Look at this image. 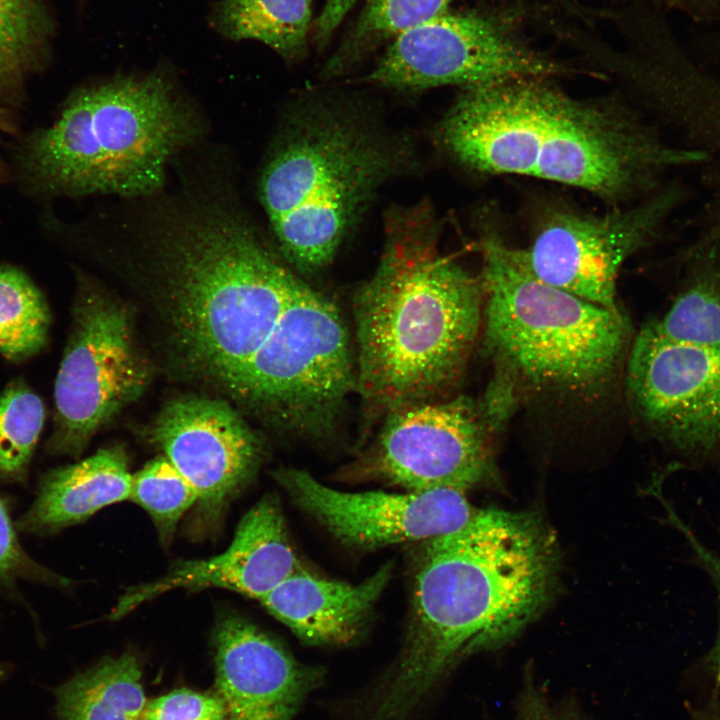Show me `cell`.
Masks as SVG:
<instances>
[{"label":"cell","instance_id":"6da1fadb","mask_svg":"<svg viewBox=\"0 0 720 720\" xmlns=\"http://www.w3.org/2000/svg\"><path fill=\"white\" fill-rule=\"evenodd\" d=\"M184 176L142 198L125 221L176 349L200 376L228 387L266 340L300 278L261 237L232 183Z\"/></svg>","mask_w":720,"mask_h":720},{"label":"cell","instance_id":"7a4b0ae2","mask_svg":"<svg viewBox=\"0 0 720 720\" xmlns=\"http://www.w3.org/2000/svg\"><path fill=\"white\" fill-rule=\"evenodd\" d=\"M555 571L552 537L526 512L478 510L427 540L402 651L366 720H404L459 659L512 640L544 607Z\"/></svg>","mask_w":720,"mask_h":720},{"label":"cell","instance_id":"3957f363","mask_svg":"<svg viewBox=\"0 0 720 720\" xmlns=\"http://www.w3.org/2000/svg\"><path fill=\"white\" fill-rule=\"evenodd\" d=\"M439 236L427 202L391 208L376 269L354 294L356 392L367 425L441 398L478 338L480 278L441 254Z\"/></svg>","mask_w":720,"mask_h":720},{"label":"cell","instance_id":"277c9868","mask_svg":"<svg viewBox=\"0 0 720 720\" xmlns=\"http://www.w3.org/2000/svg\"><path fill=\"white\" fill-rule=\"evenodd\" d=\"M544 80L463 88L440 121V143L473 171L541 178L608 200L673 160L615 104L572 98Z\"/></svg>","mask_w":720,"mask_h":720},{"label":"cell","instance_id":"5b68a950","mask_svg":"<svg viewBox=\"0 0 720 720\" xmlns=\"http://www.w3.org/2000/svg\"><path fill=\"white\" fill-rule=\"evenodd\" d=\"M410 150L368 113L327 100L298 104L265 157L258 195L277 252L312 275L327 268Z\"/></svg>","mask_w":720,"mask_h":720},{"label":"cell","instance_id":"8992f818","mask_svg":"<svg viewBox=\"0 0 720 720\" xmlns=\"http://www.w3.org/2000/svg\"><path fill=\"white\" fill-rule=\"evenodd\" d=\"M202 133L199 112L168 74L117 76L74 91L51 126L28 136L18 173L44 195L146 198Z\"/></svg>","mask_w":720,"mask_h":720},{"label":"cell","instance_id":"52a82bcc","mask_svg":"<svg viewBox=\"0 0 720 720\" xmlns=\"http://www.w3.org/2000/svg\"><path fill=\"white\" fill-rule=\"evenodd\" d=\"M485 341L512 376L536 387L585 391L614 373L628 339L613 312L538 279L521 250L481 243Z\"/></svg>","mask_w":720,"mask_h":720},{"label":"cell","instance_id":"ba28073f","mask_svg":"<svg viewBox=\"0 0 720 720\" xmlns=\"http://www.w3.org/2000/svg\"><path fill=\"white\" fill-rule=\"evenodd\" d=\"M258 417L292 435L327 436L356 392V361L340 310L298 279L260 348L228 387Z\"/></svg>","mask_w":720,"mask_h":720},{"label":"cell","instance_id":"9c48e42d","mask_svg":"<svg viewBox=\"0 0 720 720\" xmlns=\"http://www.w3.org/2000/svg\"><path fill=\"white\" fill-rule=\"evenodd\" d=\"M151 371L128 308L79 276L46 451L79 456L96 432L142 395Z\"/></svg>","mask_w":720,"mask_h":720},{"label":"cell","instance_id":"30bf717a","mask_svg":"<svg viewBox=\"0 0 720 720\" xmlns=\"http://www.w3.org/2000/svg\"><path fill=\"white\" fill-rule=\"evenodd\" d=\"M507 390L500 383L483 401L460 395L389 412L362 465L408 492H466L492 472L493 436L507 413Z\"/></svg>","mask_w":720,"mask_h":720},{"label":"cell","instance_id":"8fae6325","mask_svg":"<svg viewBox=\"0 0 720 720\" xmlns=\"http://www.w3.org/2000/svg\"><path fill=\"white\" fill-rule=\"evenodd\" d=\"M563 72L562 65L527 48L495 22L447 11L395 36L366 80L384 88L420 90Z\"/></svg>","mask_w":720,"mask_h":720},{"label":"cell","instance_id":"7c38bea8","mask_svg":"<svg viewBox=\"0 0 720 720\" xmlns=\"http://www.w3.org/2000/svg\"><path fill=\"white\" fill-rule=\"evenodd\" d=\"M627 389L640 417L674 445L720 447V351L672 340L650 323L633 342Z\"/></svg>","mask_w":720,"mask_h":720},{"label":"cell","instance_id":"4fadbf2b","mask_svg":"<svg viewBox=\"0 0 720 720\" xmlns=\"http://www.w3.org/2000/svg\"><path fill=\"white\" fill-rule=\"evenodd\" d=\"M274 477L299 508L356 548L427 541L462 528L478 511L458 490L346 492L295 468H281Z\"/></svg>","mask_w":720,"mask_h":720},{"label":"cell","instance_id":"5bb4252c","mask_svg":"<svg viewBox=\"0 0 720 720\" xmlns=\"http://www.w3.org/2000/svg\"><path fill=\"white\" fill-rule=\"evenodd\" d=\"M664 208V199H655L600 215L555 212L520 250L541 281L619 313L620 268L649 239Z\"/></svg>","mask_w":720,"mask_h":720},{"label":"cell","instance_id":"9a60e30c","mask_svg":"<svg viewBox=\"0 0 720 720\" xmlns=\"http://www.w3.org/2000/svg\"><path fill=\"white\" fill-rule=\"evenodd\" d=\"M150 440L190 482L199 509L217 519L248 482L262 457V443L228 402L186 395L167 402L149 430Z\"/></svg>","mask_w":720,"mask_h":720},{"label":"cell","instance_id":"2e32d148","mask_svg":"<svg viewBox=\"0 0 720 720\" xmlns=\"http://www.w3.org/2000/svg\"><path fill=\"white\" fill-rule=\"evenodd\" d=\"M216 690L228 720H291L322 671L298 662L243 617L225 614L213 630Z\"/></svg>","mask_w":720,"mask_h":720},{"label":"cell","instance_id":"e0dca14e","mask_svg":"<svg viewBox=\"0 0 720 720\" xmlns=\"http://www.w3.org/2000/svg\"><path fill=\"white\" fill-rule=\"evenodd\" d=\"M276 497H262L241 519L222 553L178 563L164 577L129 589L111 618H120L157 595L177 588L217 587L262 600L301 569Z\"/></svg>","mask_w":720,"mask_h":720},{"label":"cell","instance_id":"ac0fdd59","mask_svg":"<svg viewBox=\"0 0 720 720\" xmlns=\"http://www.w3.org/2000/svg\"><path fill=\"white\" fill-rule=\"evenodd\" d=\"M391 571V566L385 565L363 581L350 584L301 568L260 601L304 642L345 645L363 632Z\"/></svg>","mask_w":720,"mask_h":720},{"label":"cell","instance_id":"d6986e66","mask_svg":"<svg viewBox=\"0 0 720 720\" xmlns=\"http://www.w3.org/2000/svg\"><path fill=\"white\" fill-rule=\"evenodd\" d=\"M132 474L120 447L103 448L77 463L50 469L15 521L19 533L44 537L81 523L102 508L130 499Z\"/></svg>","mask_w":720,"mask_h":720},{"label":"cell","instance_id":"ffe728a7","mask_svg":"<svg viewBox=\"0 0 720 720\" xmlns=\"http://www.w3.org/2000/svg\"><path fill=\"white\" fill-rule=\"evenodd\" d=\"M138 658H102L55 689L56 720H141L147 704Z\"/></svg>","mask_w":720,"mask_h":720},{"label":"cell","instance_id":"44dd1931","mask_svg":"<svg viewBox=\"0 0 720 720\" xmlns=\"http://www.w3.org/2000/svg\"><path fill=\"white\" fill-rule=\"evenodd\" d=\"M310 21L311 0H222L213 15L224 36L261 41L287 60L304 54Z\"/></svg>","mask_w":720,"mask_h":720},{"label":"cell","instance_id":"7402d4cb","mask_svg":"<svg viewBox=\"0 0 720 720\" xmlns=\"http://www.w3.org/2000/svg\"><path fill=\"white\" fill-rule=\"evenodd\" d=\"M51 33L44 0H0V97L16 93L43 64Z\"/></svg>","mask_w":720,"mask_h":720},{"label":"cell","instance_id":"603a6c76","mask_svg":"<svg viewBox=\"0 0 720 720\" xmlns=\"http://www.w3.org/2000/svg\"><path fill=\"white\" fill-rule=\"evenodd\" d=\"M48 303L20 269L0 266V354L15 363L41 352L48 344Z\"/></svg>","mask_w":720,"mask_h":720},{"label":"cell","instance_id":"cb8c5ba5","mask_svg":"<svg viewBox=\"0 0 720 720\" xmlns=\"http://www.w3.org/2000/svg\"><path fill=\"white\" fill-rule=\"evenodd\" d=\"M45 418L43 400L23 379L7 384L0 394L1 482H27Z\"/></svg>","mask_w":720,"mask_h":720},{"label":"cell","instance_id":"d4e9b609","mask_svg":"<svg viewBox=\"0 0 720 720\" xmlns=\"http://www.w3.org/2000/svg\"><path fill=\"white\" fill-rule=\"evenodd\" d=\"M130 499L151 516L161 540L168 543L198 495L166 457H158L132 475Z\"/></svg>","mask_w":720,"mask_h":720},{"label":"cell","instance_id":"484cf974","mask_svg":"<svg viewBox=\"0 0 720 720\" xmlns=\"http://www.w3.org/2000/svg\"><path fill=\"white\" fill-rule=\"evenodd\" d=\"M654 323L672 340L720 351V285L706 279L695 282Z\"/></svg>","mask_w":720,"mask_h":720},{"label":"cell","instance_id":"4316f807","mask_svg":"<svg viewBox=\"0 0 720 720\" xmlns=\"http://www.w3.org/2000/svg\"><path fill=\"white\" fill-rule=\"evenodd\" d=\"M454 0H365L345 61H351L368 44L426 22L448 11ZM343 58V59H344ZM341 59L330 69L333 72Z\"/></svg>","mask_w":720,"mask_h":720},{"label":"cell","instance_id":"83f0119b","mask_svg":"<svg viewBox=\"0 0 720 720\" xmlns=\"http://www.w3.org/2000/svg\"><path fill=\"white\" fill-rule=\"evenodd\" d=\"M16 523L0 496V593L20 605L38 625V616L20 589L23 582L63 586L65 580L33 558L21 544Z\"/></svg>","mask_w":720,"mask_h":720},{"label":"cell","instance_id":"f1b7e54d","mask_svg":"<svg viewBox=\"0 0 720 720\" xmlns=\"http://www.w3.org/2000/svg\"><path fill=\"white\" fill-rule=\"evenodd\" d=\"M141 720H228L217 693L175 689L149 701Z\"/></svg>","mask_w":720,"mask_h":720},{"label":"cell","instance_id":"f546056e","mask_svg":"<svg viewBox=\"0 0 720 720\" xmlns=\"http://www.w3.org/2000/svg\"><path fill=\"white\" fill-rule=\"evenodd\" d=\"M518 720H571L557 710L544 693L526 681L518 704Z\"/></svg>","mask_w":720,"mask_h":720},{"label":"cell","instance_id":"4dcf8cb0","mask_svg":"<svg viewBox=\"0 0 720 720\" xmlns=\"http://www.w3.org/2000/svg\"><path fill=\"white\" fill-rule=\"evenodd\" d=\"M674 524L687 539L695 555L698 557L699 562L702 564V566L705 568L708 575L712 579L714 587L717 591L720 608V554L712 551L706 546H703L702 543L694 537V534L691 532L689 527H687V525H685L681 521V519H677ZM716 657L720 670V631L716 647Z\"/></svg>","mask_w":720,"mask_h":720},{"label":"cell","instance_id":"1f68e13d","mask_svg":"<svg viewBox=\"0 0 720 720\" xmlns=\"http://www.w3.org/2000/svg\"><path fill=\"white\" fill-rule=\"evenodd\" d=\"M355 0H326L322 12L316 19L317 41L324 42L339 26L353 6Z\"/></svg>","mask_w":720,"mask_h":720},{"label":"cell","instance_id":"d6a6232c","mask_svg":"<svg viewBox=\"0 0 720 720\" xmlns=\"http://www.w3.org/2000/svg\"><path fill=\"white\" fill-rule=\"evenodd\" d=\"M11 130V117L6 109L0 106V142L2 136ZM1 168V167H0Z\"/></svg>","mask_w":720,"mask_h":720}]
</instances>
